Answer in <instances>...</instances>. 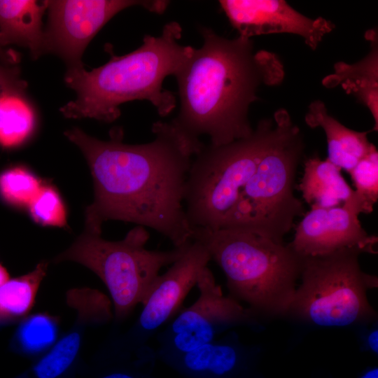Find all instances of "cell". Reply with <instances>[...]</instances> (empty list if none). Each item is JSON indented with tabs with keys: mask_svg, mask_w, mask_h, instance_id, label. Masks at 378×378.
Segmentation results:
<instances>
[{
	"mask_svg": "<svg viewBox=\"0 0 378 378\" xmlns=\"http://www.w3.org/2000/svg\"><path fill=\"white\" fill-rule=\"evenodd\" d=\"M154 139L128 144L121 128L102 141L78 127L65 136L83 154L90 170L94 198L85 212V229L102 234V224L120 220L150 227L174 247L192 241L184 205L188 174L194 156L204 146L174 124L157 121Z\"/></svg>",
	"mask_w": 378,
	"mask_h": 378,
	"instance_id": "obj_1",
	"label": "cell"
},
{
	"mask_svg": "<svg viewBox=\"0 0 378 378\" xmlns=\"http://www.w3.org/2000/svg\"><path fill=\"white\" fill-rule=\"evenodd\" d=\"M204 43L174 76L180 110L172 122L194 138L207 135L210 144L225 145L253 131L248 118L261 85L279 84L284 69L276 54L254 50L251 38L228 39L202 27Z\"/></svg>",
	"mask_w": 378,
	"mask_h": 378,
	"instance_id": "obj_2",
	"label": "cell"
},
{
	"mask_svg": "<svg viewBox=\"0 0 378 378\" xmlns=\"http://www.w3.org/2000/svg\"><path fill=\"white\" fill-rule=\"evenodd\" d=\"M182 29L175 21L166 24L158 36L146 35L142 45L122 56L111 51L104 64L86 70L67 69L64 83L76 98L59 108L66 118H93L112 122L120 115V106L133 100H147L161 116L176 106L174 94L163 88L168 76H175L194 48L179 43Z\"/></svg>",
	"mask_w": 378,
	"mask_h": 378,
	"instance_id": "obj_3",
	"label": "cell"
},
{
	"mask_svg": "<svg viewBox=\"0 0 378 378\" xmlns=\"http://www.w3.org/2000/svg\"><path fill=\"white\" fill-rule=\"evenodd\" d=\"M224 272L230 295L259 314L288 313L300 279L302 258L284 241L243 228H193Z\"/></svg>",
	"mask_w": 378,
	"mask_h": 378,
	"instance_id": "obj_4",
	"label": "cell"
},
{
	"mask_svg": "<svg viewBox=\"0 0 378 378\" xmlns=\"http://www.w3.org/2000/svg\"><path fill=\"white\" fill-rule=\"evenodd\" d=\"M273 118L271 139L224 228L248 229L284 241L295 218L305 214L302 201L293 193L304 142L286 109L277 110Z\"/></svg>",
	"mask_w": 378,
	"mask_h": 378,
	"instance_id": "obj_5",
	"label": "cell"
},
{
	"mask_svg": "<svg viewBox=\"0 0 378 378\" xmlns=\"http://www.w3.org/2000/svg\"><path fill=\"white\" fill-rule=\"evenodd\" d=\"M274 125L273 118L261 120L248 136L219 146L204 145L194 156L184 197L192 230L227 226L271 139Z\"/></svg>",
	"mask_w": 378,
	"mask_h": 378,
	"instance_id": "obj_6",
	"label": "cell"
},
{
	"mask_svg": "<svg viewBox=\"0 0 378 378\" xmlns=\"http://www.w3.org/2000/svg\"><path fill=\"white\" fill-rule=\"evenodd\" d=\"M149 234L138 225L120 241L85 230L54 262L71 261L95 273L107 287L118 320L126 318L145 299L160 270L173 264L190 244L169 251L146 248Z\"/></svg>",
	"mask_w": 378,
	"mask_h": 378,
	"instance_id": "obj_7",
	"label": "cell"
},
{
	"mask_svg": "<svg viewBox=\"0 0 378 378\" xmlns=\"http://www.w3.org/2000/svg\"><path fill=\"white\" fill-rule=\"evenodd\" d=\"M355 250L303 257L300 278L288 313L314 325L344 327L376 316L368 298L377 278L363 272Z\"/></svg>",
	"mask_w": 378,
	"mask_h": 378,
	"instance_id": "obj_8",
	"label": "cell"
},
{
	"mask_svg": "<svg viewBox=\"0 0 378 378\" xmlns=\"http://www.w3.org/2000/svg\"><path fill=\"white\" fill-rule=\"evenodd\" d=\"M196 286L200 293L197 300L159 335L158 354L164 360L214 340L227 328L251 324L257 318L251 309L223 295L208 267L201 272Z\"/></svg>",
	"mask_w": 378,
	"mask_h": 378,
	"instance_id": "obj_9",
	"label": "cell"
},
{
	"mask_svg": "<svg viewBox=\"0 0 378 378\" xmlns=\"http://www.w3.org/2000/svg\"><path fill=\"white\" fill-rule=\"evenodd\" d=\"M169 1L134 0H48L45 52L64 60L67 69L83 66V55L98 31L117 13L134 6L162 13Z\"/></svg>",
	"mask_w": 378,
	"mask_h": 378,
	"instance_id": "obj_10",
	"label": "cell"
},
{
	"mask_svg": "<svg viewBox=\"0 0 378 378\" xmlns=\"http://www.w3.org/2000/svg\"><path fill=\"white\" fill-rule=\"evenodd\" d=\"M361 213L354 195L342 206L311 207L295 227L288 245L301 258L343 250L375 253L377 237L370 235L363 228L358 218Z\"/></svg>",
	"mask_w": 378,
	"mask_h": 378,
	"instance_id": "obj_11",
	"label": "cell"
},
{
	"mask_svg": "<svg viewBox=\"0 0 378 378\" xmlns=\"http://www.w3.org/2000/svg\"><path fill=\"white\" fill-rule=\"evenodd\" d=\"M210 260L206 248L192 240L171 267L158 276L141 303L142 311L135 326L138 346H146L155 331L178 312Z\"/></svg>",
	"mask_w": 378,
	"mask_h": 378,
	"instance_id": "obj_12",
	"label": "cell"
},
{
	"mask_svg": "<svg viewBox=\"0 0 378 378\" xmlns=\"http://www.w3.org/2000/svg\"><path fill=\"white\" fill-rule=\"evenodd\" d=\"M221 8L240 36L251 38L270 34H292L315 50L335 24L318 17L304 16L283 0H223Z\"/></svg>",
	"mask_w": 378,
	"mask_h": 378,
	"instance_id": "obj_13",
	"label": "cell"
},
{
	"mask_svg": "<svg viewBox=\"0 0 378 378\" xmlns=\"http://www.w3.org/2000/svg\"><path fill=\"white\" fill-rule=\"evenodd\" d=\"M47 8V0H0V45L26 48L34 59L46 53L43 17Z\"/></svg>",
	"mask_w": 378,
	"mask_h": 378,
	"instance_id": "obj_14",
	"label": "cell"
},
{
	"mask_svg": "<svg viewBox=\"0 0 378 378\" xmlns=\"http://www.w3.org/2000/svg\"><path fill=\"white\" fill-rule=\"evenodd\" d=\"M370 43V51L361 60L347 64L337 62L334 73L325 77L322 81L326 88L341 86L347 94L354 95L357 100L370 111L374 121V130L378 128V36L375 29L365 33Z\"/></svg>",
	"mask_w": 378,
	"mask_h": 378,
	"instance_id": "obj_15",
	"label": "cell"
},
{
	"mask_svg": "<svg viewBox=\"0 0 378 378\" xmlns=\"http://www.w3.org/2000/svg\"><path fill=\"white\" fill-rule=\"evenodd\" d=\"M305 122L312 128L323 129L328 144L327 159L348 173L375 147L368 141V132H357L343 125L328 113L321 100L309 104Z\"/></svg>",
	"mask_w": 378,
	"mask_h": 378,
	"instance_id": "obj_16",
	"label": "cell"
},
{
	"mask_svg": "<svg viewBox=\"0 0 378 378\" xmlns=\"http://www.w3.org/2000/svg\"><path fill=\"white\" fill-rule=\"evenodd\" d=\"M244 355L234 338L214 340L164 360L188 378H228L241 366Z\"/></svg>",
	"mask_w": 378,
	"mask_h": 378,
	"instance_id": "obj_17",
	"label": "cell"
},
{
	"mask_svg": "<svg viewBox=\"0 0 378 378\" xmlns=\"http://www.w3.org/2000/svg\"><path fill=\"white\" fill-rule=\"evenodd\" d=\"M298 189L311 207L331 208L343 205L354 196V190L345 181L341 169L327 158L318 156L304 161Z\"/></svg>",
	"mask_w": 378,
	"mask_h": 378,
	"instance_id": "obj_18",
	"label": "cell"
},
{
	"mask_svg": "<svg viewBox=\"0 0 378 378\" xmlns=\"http://www.w3.org/2000/svg\"><path fill=\"white\" fill-rule=\"evenodd\" d=\"M27 85L0 92V146L13 148L25 142L36 126L34 111L24 96Z\"/></svg>",
	"mask_w": 378,
	"mask_h": 378,
	"instance_id": "obj_19",
	"label": "cell"
},
{
	"mask_svg": "<svg viewBox=\"0 0 378 378\" xmlns=\"http://www.w3.org/2000/svg\"><path fill=\"white\" fill-rule=\"evenodd\" d=\"M48 263L37 264L30 272L9 279L0 286V324L24 318L34 304Z\"/></svg>",
	"mask_w": 378,
	"mask_h": 378,
	"instance_id": "obj_20",
	"label": "cell"
},
{
	"mask_svg": "<svg viewBox=\"0 0 378 378\" xmlns=\"http://www.w3.org/2000/svg\"><path fill=\"white\" fill-rule=\"evenodd\" d=\"M81 342V335L72 331L61 338L21 378H62L71 369Z\"/></svg>",
	"mask_w": 378,
	"mask_h": 378,
	"instance_id": "obj_21",
	"label": "cell"
},
{
	"mask_svg": "<svg viewBox=\"0 0 378 378\" xmlns=\"http://www.w3.org/2000/svg\"><path fill=\"white\" fill-rule=\"evenodd\" d=\"M57 331L56 318L47 314L38 313L24 318L17 330L15 340L22 352L36 355L55 342Z\"/></svg>",
	"mask_w": 378,
	"mask_h": 378,
	"instance_id": "obj_22",
	"label": "cell"
},
{
	"mask_svg": "<svg viewBox=\"0 0 378 378\" xmlns=\"http://www.w3.org/2000/svg\"><path fill=\"white\" fill-rule=\"evenodd\" d=\"M43 183L24 166L13 167L0 174V196L8 204L28 207Z\"/></svg>",
	"mask_w": 378,
	"mask_h": 378,
	"instance_id": "obj_23",
	"label": "cell"
},
{
	"mask_svg": "<svg viewBox=\"0 0 378 378\" xmlns=\"http://www.w3.org/2000/svg\"><path fill=\"white\" fill-rule=\"evenodd\" d=\"M354 183V193L364 213L373 211L378 200V152L374 147L349 173Z\"/></svg>",
	"mask_w": 378,
	"mask_h": 378,
	"instance_id": "obj_24",
	"label": "cell"
},
{
	"mask_svg": "<svg viewBox=\"0 0 378 378\" xmlns=\"http://www.w3.org/2000/svg\"><path fill=\"white\" fill-rule=\"evenodd\" d=\"M27 209L37 224L56 227L67 225L66 206L57 190L52 186L43 184Z\"/></svg>",
	"mask_w": 378,
	"mask_h": 378,
	"instance_id": "obj_25",
	"label": "cell"
},
{
	"mask_svg": "<svg viewBox=\"0 0 378 378\" xmlns=\"http://www.w3.org/2000/svg\"><path fill=\"white\" fill-rule=\"evenodd\" d=\"M10 61L0 57V92L8 87L27 85L21 79L19 69L8 64Z\"/></svg>",
	"mask_w": 378,
	"mask_h": 378,
	"instance_id": "obj_26",
	"label": "cell"
},
{
	"mask_svg": "<svg viewBox=\"0 0 378 378\" xmlns=\"http://www.w3.org/2000/svg\"><path fill=\"white\" fill-rule=\"evenodd\" d=\"M85 378H145L139 373L125 368H108L90 373Z\"/></svg>",
	"mask_w": 378,
	"mask_h": 378,
	"instance_id": "obj_27",
	"label": "cell"
},
{
	"mask_svg": "<svg viewBox=\"0 0 378 378\" xmlns=\"http://www.w3.org/2000/svg\"><path fill=\"white\" fill-rule=\"evenodd\" d=\"M366 344L369 349L373 353H378V330L374 328L371 330L366 337Z\"/></svg>",
	"mask_w": 378,
	"mask_h": 378,
	"instance_id": "obj_28",
	"label": "cell"
},
{
	"mask_svg": "<svg viewBox=\"0 0 378 378\" xmlns=\"http://www.w3.org/2000/svg\"><path fill=\"white\" fill-rule=\"evenodd\" d=\"M9 274L6 269L0 264V286L9 280Z\"/></svg>",
	"mask_w": 378,
	"mask_h": 378,
	"instance_id": "obj_29",
	"label": "cell"
},
{
	"mask_svg": "<svg viewBox=\"0 0 378 378\" xmlns=\"http://www.w3.org/2000/svg\"><path fill=\"white\" fill-rule=\"evenodd\" d=\"M360 378H378V369L374 368L366 371Z\"/></svg>",
	"mask_w": 378,
	"mask_h": 378,
	"instance_id": "obj_30",
	"label": "cell"
},
{
	"mask_svg": "<svg viewBox=\"0 0 378 378\" xmlns=\"http://www.w3.org/2000/svg\"><path fill=\"white\" fill-rule=\"evenodd\" d=\"M0 57L10 61V62H15V58H13V57H10V56H8L6 53H5L4 52V50H2V46L0 45Z\"/></svg>",
	"mask_w": 378,
	"mask_h": 378,
	"instance_id": "obj_31",
	"label": "cell"
}]
</instances>
